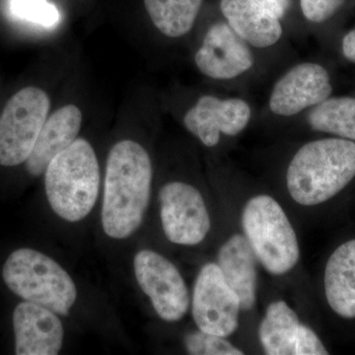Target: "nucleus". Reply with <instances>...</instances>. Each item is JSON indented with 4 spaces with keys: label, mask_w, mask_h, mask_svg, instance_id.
<instances>
[{
    "label": "nucleus",
    "mask_w": 355,
    "mask_h": 355,
    "mask_svg": "<svg viewBox=\"0 0 355 355\" xmlns=\"http://www.w3.org/2000/svg\"><path fill=\"white\" fill-rule=\"evenodd\" d=\"M251 116V108L244 100L205 95L184 114V125L203 146L214 147L218 144L221 135L236 137L242 132Z\"/></svg>",
    "instance_id": "11"
},
{
    "label": "nucleus",
    "mask_w": 355,
    "mask_h": 355,
    "mask_svg": "<svg viewBox=\"0 0 355 355\" xmlns=\"http://www.w3.org/2000/svg\"><path fill=\"white\" fill-rule=\"evenodd\" d=\"M153 184L150 156L139 142H116L107 158L101 211L103 229L112 239L132 236L141 225Z\"/></svg>",
    "instance_id": "1"
},
{
    "label": "nucleus",
    "mask_w": 355,
    "mask_h": 355,
    "mask_svg": "<svg viewBox=\"0 0 355 355\" xmlns=\"http://www.w3.org/2000/svg\"><path fill=\"white\" fill-rule=\"evenodd\" d=\"M163 231L170 242L195 246L210 230V216L200 191L184 182H170L159 193Z\"/></svg>",
    "instance_id": "9"
},
{
    "label": "nucleus",
    "mask_w": 355,
    "mask_h": 355,
    "mask_svg": "<svg viewBox=\"0 0 355 355\" xmlns=\"http://www.w3.org/2000/svg\"><path fill=\"white\" fill-rule=\"evenodd\" d=\"M263 352L268 355H327L319 336L300 322L286 301L270 303L259 328Z\"/></svg>",
    "instance_id": "10"
},
{
    "label": "nucleus",
    "mask_w": 355,
    "mask_h": 355,
    "mask_svg": "<svg viewBox=\"0 0 355 355\" xmlns=\"http://www.w3.org/2000/svg\"><path fill=\"white\" fill-rule=\"evenodd\" d=\"M50 110V96L36 86L21 89L9 99L0 116V165L27 161Z\"/></svg>",
    "instance_id": "6"
},
{
    "label": "nucleus",
    "mask_w": 355,
    "mask_h": 355,
    "mask_svg": "<svg viewBox=\"0 0 355 355\" xmlns=\"http://www.w3.org/2000/svg\"><path fill=\"white\" fill-rule=\"evenodd\" d=\"M324 293L334 312L355 318V239L343 243L331 254L324 268Z\"/></svg>",
    "instance_id": "18"
},
{
    "label": "nucleus",
    "mask_w": 355,
    "mask_h": 355,
    "mask_svg": "<svg viewBox=\"0 0 355 355\" xmlns=\"http://www.w3.org/2000/svg\"><path fill=\"white\" fill-rule=\"evenodd\" d=\"M202 0H144L153 25L168 38H180L191 31Z\"/></svg>",
    "instance_id": "19"
},
{
    "label": "nucleus",
    "mask_w": 355,
    "mask_h": 355,
    "mask_svg": "<svg viewBox=\"0 0 355 355\" xmlns=\"http://www.w3.org/2000/svg\"><path fill=\"white\" fill-rule=\"evenodd\" d=\"M15 354L57 355L64 343V324L57 313L23 301L13 312Z\"/></svg>",
    "instance_id": "14"
},
{
    "label": "nucleus",
    "mask_w": 355,
    "mask_h": 355,
    "mask_svg": "<svg viewBox=\"0 0 355 355\" xmlns=\"http://www.w3.org/2000/svg\"><path fill=\"white\" fill-rule=\"evenodd\" d=\"M239 297L224 279L217 263L198 272L193 287L191 313L200 330L228 338L239 327Z\"/></svg>",
    "instance_id": "8"
},
{
    "label": "nucleus",
    "mask_w": 355,
    "mask_h": 355,
    "mask_svg": "<svg viewBox=\"0 0 355 355\" xmlns=\"http://www.w3.org/2000/svg\"><path fill=\"white\" fill-rule=\"evenodd\" d=\"M261 6L265 7L268 11L275 14L282 19L286 15L291 4V0H254Z\"/></svg>",
    "instance_id": "24"
},
{
    "label": "nucleus",
    "mask_w": 355,
    "mask_h": 355,
    "mask_svg": "<svg viewBox=\"0 0 355 355\" xmlns=\"http://www.w3.org/2000/svg\"><path fill=\"white\" fill-rule=\"evenodd\" d=\"M343 53L347 60L355 64V29L347 33L343 38Z\"/></svg>",
    "instance_id": "25"
},
{
    "label": "nucleus",
    "mask_w": 355,
    "mask_h": 355,
    "mask_svg": "<svg viewBox=\"0 0 355 355\" xmlns=\"http://www.w3.org/2000/svg\"><path fill=\"white\" fill-rule=\"evenodd\" d=\"M135 279L166 322L180 321L190 307V294L181 272L164 256L141 250L133 260Z\"/></svg>",
    "instance_id": "7"
},
{
    "label": "nucleus",
    "mask_w": 355,
    "mask_h": 355,
    "mask_svg": "<svg viewBox=\"0 0 355 355\" xmlns=\"http://www.w3.org/2000/svg\"><path fill=\"white\" fill-rule=\"evenodd\" d=\"M242 226L257 259L266 272L282 275L300 258L295 230L275 198L259 195L250 198L242 212Z\"/></svg>",
    "instance_id": "5"
},
{
    "label": "nucleus",
    "mask_w": 355,
    "mask_h": 355,
    "mask_svg": "<svg viewBox=\"0 0 355 355\" xmlns=\"http://www.w3.org/2000/svg\"><path fill=\"white\" fill-rule=\"evenodd\" d=\"M355 177V142L324 139L301 147L289 163L287 190L299 205L313 207L338 195Z\"/></svg>",
    "instance_id": "2"
},
{
    "label": "nucleus",
    "mask_w": 355,
    "mask_h": 355,
    "mask_svg": "<svg viewBox=\"0 0 355 355\" xmlns=\"http://www.w3.org/2000/svg\"><path fill=\"white\" fill-rule=\"evenodd\" d=\"M6 286L27 302L67 316L76 304L77 289L69 272L41 252L21 248L9 254L2 268Z\"/></svg>",
    "instance_id": "4"
},
{
    "label": "nucleus",
    "mask_w": 355,
    "mask_h": 355,
    "mask_svg": "<svg viewBox=\"0 0 355 355\" xmlns=\"http://www.w3.org/2000/svg\"><path fill=\"white\" fill-rule=\"evenodd\" d=\"M198 69L216 80L242 76L254 64V55L247 44L227 22H217L205 34L195 55Z\"/></svg>",
    "instance_id": "12"
},
{
    "label": "nucleus",
    "mask_w": 355,
    "mask_h": 355,
    "mask_svg": "<svg viewBox=\"0 0 355 355\" xmlns=\"http://www.w3.org/2000/svg\"><path fill=\"white\" fill-rule=\"evenodd\" d=\"M331 91L330 76L322 65L312 62L297 64L275 83L270 109L277 116H295L328 99Z\"/></svg>",
    "instance_id": "13"
},
{
    "label": "nucleus",
    "mask_w": 355,
    "mask_h": 355,
    "mask_svg": "<svg viewBox=\"0 0 355 355\" xmlns=\"http://www.w3.org/2000/svg\"><path fill=\"white\" fill-rule=\"evenodd\" d=\"M345 0H300L301 10L306 19L323 23L333 17Z\"/></svg>",
    "instance_id": "23"
},
{
    "label": "nucleus",
    "mask_w": 355,
    "mask_h": 355,
    "mask_svg": "<svg viewBox=\"0 0 355 355\" xmlns=\"http://www.w3.org/2000/svg\"><path fill=\"white\" fill-rule=\"evenodd\" d=\"M307 120L317 132L355 141V98H328L311 110Z\"/></svg>",
    "instance_id": "20"
},
{
    "label": "nucleus",
    "mask_w": 355,
    "mask_h": 355,
    "mask_svg": "<svg viewBox=\"0 0 355 355\" xmlns=\"http://www.w3.org/2000/svg\"><path fill=\"white\" fill-rule=\"evenodd\" d=\"M9 8L15 17L46 27L60 19L57 7L46 0H10Z\"/></svg>",
    "instance_id": "22"
},
{
    "label": "nucleus",
    "mask_w": 355,
    "mask_h": 355,
    "mask_svg": "<svg viewBox=\"0 0 355 355\" xmlns=\"http://www.w3.org/2000/svg\"><path fill=\"white\" fill-rule=\"evenodd\" d=\"M44 189L51 209L65 221L83 220L97 202L100 166L90 142L77 139L46 167Z\"/></svg>",
    "instance_id": "3"
},
{
    "label": "nucleus",
    "mask_w": 355,
    "mask_h": 355,
    "mask_svg": "<svg viewBox=\"0 0 355 355\" xmlns=\"http://www.w3.org/2000/svg\"><path fill=\"white\" fill-rule=\"evenodd\" d=\"M83 120V112L73 104L60 107L49 116L25 162L28 173L43 175L51 161L78 139Z\"/></svg>",
    "instance_id": "15"
},
{
    "label": "nucleus",
    "mask_w": 355,
    "mask_h": 355,
    "mask_svg": "<svg viewBox=\"0 0 355 355\" xmlns=\"http://www.w3.org/2000/svg\"><path fill=\"white\" fill-rule=\"evenodd\" d=\"M220 9L236 34L254 48H268L282 38L279 18L254 0H221Z\"/></svg>",
    "instance_id": "17"
},
{
    "label": "nucleus",
    "mask_w": 355,
    "mask_h": 355,
    "mask_svg": "<svg viewBox=\"0 0 355 355\" xmlns=\"http://www.w3.org/2000/svg\"><path fill=\"white\" fill-rule=\"evenodd\" d=\"M257 259L245 235L235 234L222 245L217 265L224 279L239 297L241 310L253 309L257 301Z\"/></svg>",
    "instance_id": "16"
},
{
    "label": "nucleus",
    "mask_w": 355,
    "mask_h": 355,
    "mask_svg": "<svg viewBox=\"0 0 355 355\" xmlns=\"http://www.w3.org/2000/svg\"><path fill=\"white\" fill-rule=\"evenodd\" d=\"M184 347L193 355H243L244 352L221 336L205 333L198 329L184 336Z\"/></svg>",
    "instance_id": "21"
}]
</instances>
